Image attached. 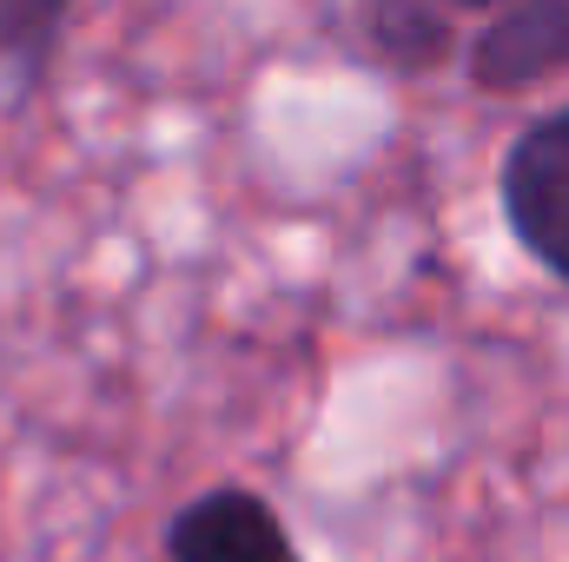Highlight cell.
Segmentation results:
<instances>
[{"mask_svg":"<svg viewBox=\"0 0 569 562\" xmlns=\"http://www.w3.org/2000/svg\"><path fill=\"white\" fill-rule=\"evenodd\" d=\"M497 205L510 239L569 291V107L537 113L497 165Z\"/></svg>","mask_w":569,"mask_h":562,"instance_id":"6da1fadb","label":"cell"},{"mask_svg":"<svg viewBox=\"0 0 569 562\" xmlns=\"http://www.w3.org/2000/svg\"><path fill=\"white\" fill-rule=\"evenodd\" d=\"M166 562H305L284 516L246 483H212L166 523Z\"/></svg>","mask_w":569,"mask_h":562,"instance_id":"7a4b0ae2","label":"cell"},{"mask_svg":"<svg viewBox=\"0 0 569 562\" xmlns=\"http://www.w3.org/2000/svg\"><path fill=\"white\" fill-rule=\"evenodd\" d=\"M463 73L477 93H530L569 73V0H510L470 33Z\"/></svg>","mask_w":569,"mask_h":562,"instance_id":"3957f363","label":"cell"},{"mask_svg":"<svg viewBox=\"0 0 569 562\" xmlns=\"http://www.w3.org/2000/svg\"><path fill=\"white\" fill-rule=\"evenodd\" d=\"M358 40L391 73H437L457 53V13L450 0H358Z\"/></svg>","mask_w":569,"mask_h":562,"instance_id":"277c9868","label":"cell"},{"mask_svg":"<svg viewBox=\"0 0 569 562\" xmlns=\"http://www.w3.org/2000/svg\"><path fill=\"white\" fill-rule=\"evenodd\" d=\"M67 20H73V0H0V73L33 87L60 53Z\"/></svg>","mask_w":569,"mask_h":562,"instance_id":"5b68a950","label":"cell"},{"mask_svg":"<svg viewBox=\"0 0 569 562\" xmlns=\"http://www.w3.org/2000/svg\"><path fill=\"white\" fill-rule=\"evenodd\" d=\"M497 7H510V0H450V13H497Z\"/></svg>","mask_w":569,"mask_h":562,"instance_id":"8992f818","label":"cell"}]
</instances>
